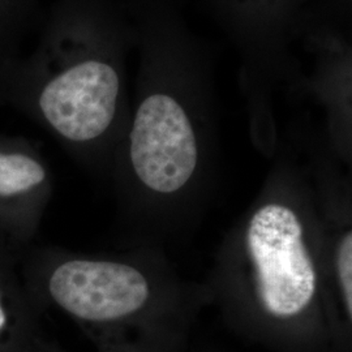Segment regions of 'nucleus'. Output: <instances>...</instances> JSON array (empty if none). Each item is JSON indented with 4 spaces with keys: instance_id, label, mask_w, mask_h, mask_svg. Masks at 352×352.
I'll return each mask as SVG.
<instances>
[{
    "instance_id": "3",
    "label": "nucleus",
    "mask_w": 352,
    "mask_h": 352,
    "mask_svg": "<svg viewBox=\"0 0 352 352\" xmlns=\"http://www.w3.org/2000/svg\"><path fill=\"white\" fill-rule=\"evenodd\" d=\"M241 252L247 289L274 320L304 315L321 291V272L299 208L285 199L261 202L245 221Z\"/></svg>"
},
{
    "instance_id": "1",
    "label": "nucleus",
    "mask_w": 352,
    "mask_h": 352,
    "mask_svg": "<svg viewBox=\"0 0 352 352\" xmlns=\"http://www.w3.org/2000/svg\"><path fill=\"white\" fill-rule=\"evenodd\" d=\"M135 43L123 0H56L34 50L0 72V101L77 153L116 154L129 119L128 56Z\"/></svg>"
},
{
    "instance_id": "6",
    "label": "nucleus",
    "mask_w": 352,
    "mask_h": 352,
    "mask_svg": "<svg viewBox=\"0 0 352 352\" xmlns=\"http://www.w3.org/2000/svg\"><path fill=\"white\" fill-rule=\"evenodd\" d=\"M38 0H0V72L20 56V46L37 19Z\"/></svg>"
},
{
    "instance_id": "2",
    "label": "nucleus",
    "mask_w": 352,
    "mask_h": 352,
    "mask_svg": "<svg viewBox=\"0 0 352 352\" xmlns=\"http://www.w3.org/2000/svg\"><path fill=\"white\" fill-rule=\"evenodd\" d=\"M238 51L240 81L254 132L267 144L278 90L302 81L295 46L302 41L314 0H200Z\"/></svg>"
},
{
    "instance_id": "4",
    "label": "nucleus",
    "mask_w": 352,
    "mask_h": 352,
    "mask_svg": "<svg viewBox=\"0 0 352 352\" xmlns=\"http://www.w3.org/2000/svg\"><path fill=\"white\" fill-rule=\"evenodd\" d=\"M51 300L76 320L111 325L145 311L154 285L138 266L115 260L72 257L55 265L46 279Z\"/></svg>"
},
{
    "instance_id": "7",
    "label": "nucleus",
    "mask_w": 352,
    "mask_h": 352,
    "mask_svg": "<svg viewBox=\"0 0 352 352\" xmlns=\"http://www.w3.org/2000/svg\"><path fill=\"white\" fill-rule=\"evenodd\" d=\"M334 273L344 314L352 317V232L344 231L334 250Z\"/></svg>"
},
{
    "instance_id": "8",
    "label": "nucleus",
    "mask_w": 352,
    "mask_h": 352,
    "mask_svg": "<svg viewBox=\"0 0 352 352\" xmlns=\"http://www.w3.org/2000/svg\"><path fill=\"white\" fill-rule=\"evenodd\" d=\"M10 315L11 314H10L8 294H6V289H3L0 283V342L10 327Z\"/></svg>"
},
{
    "instance_id": "5",
    "label": "nucleus",
    "mask_w": 352,
    "mask_h": 352,
    "mask_svg": "<svg viewBox=\"0 0 352 352\" xmlns=\"http://www.w3.org/2000/svg\"><path fill=\"white\" fill-rule=\"evenodd\" d=\"M49 183L47 167L21 141L0 140V206L30 201Z\"/></svg>"
}]
</instances>
